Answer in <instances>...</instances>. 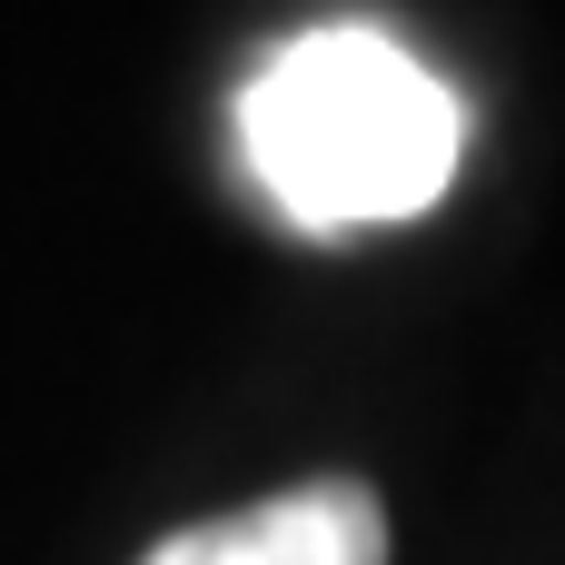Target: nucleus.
Masks as SVG:
<instances>
[{"instance_id":"nucleus-1","label":"nucleus","mask_w":565,"mask_h":565,"mask_svg":"<svg viewBox=\"0 0 565 565\" xmlns=\"http://www.w3.org/2000/svg\"><path fill=\"white\" fill-rule=\"evenodd\" d=\"M238 149L298 228H377L447 199L467 119L407 40L328 20L248 79Z\"/></svg>"},{"instance_id":"nucleus-2","label":"nucleus","mask_w":565,"mask_h":565,"mask_svg":"<svg viewBox=\"0 0 565 565\" xmlns=\"http://www.w3.org/2000/svg\"><path fill=\"white\" fill-rule=\"evenodd\" d=\"M139 565H387V507L358 477H308L159 536Z\"/></svg>"}]
</instances>
